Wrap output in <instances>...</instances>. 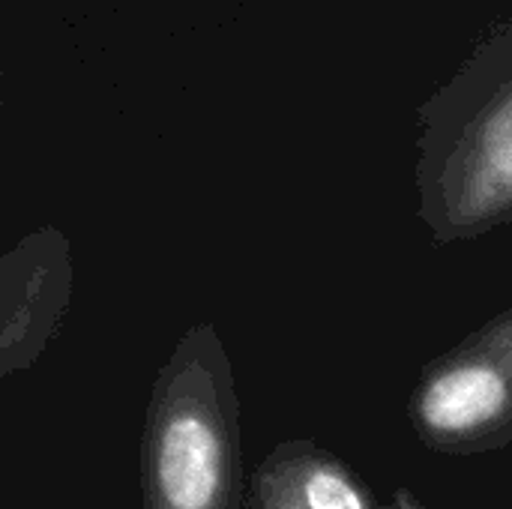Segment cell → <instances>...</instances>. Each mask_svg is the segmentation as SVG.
<instances>
[{"label": "cell", "mask_w": 512, "mask_h": 509, "mask_svg": "<svg viewBox=\"0 0 512 509\" xmlns=\"http://www.w3.org/2000/svg\"><path fill=\"white\" fill-rule=\"evenodd\" d=\"M243 509H375V501L342 456L312 438H291L255 465Z\"/></svg>", "instance_id": "5b68a950"}, {"label": "cell", "mask_w": 512, "mask_h": 509, "mask_svg": "<svg viewBox=\"0 0 512 509\" xmlns=\"http://www.w3.org/2000/svg\"><path fill=\"white\" fill-rule=\"evenodd\" d=\"M408 423L429 453L447 459L510 447L512 309L420 369L408 396Z\"/></svg>", "instance_id": "3957f363"}, {"label": "cell", "mask_w": 512, "mask_h": 509, "mask_svg": "<svg viewBox=\"0 0 512 509\" xmlns=\"http://www.w3.org/2000/svg\"><path fill=\"white\" fill-rule=\"evenodd\" d=\"M240 396L222 333L192 324L159 366L141 432L144 509H243Z\"/></svg>", "instance_id": "7a4b0ae2"}, {"label": "cell", "mask_w": 512, "mask_h": 509, "mask_svg": "<svg viewBox=\"0 0 512 509\" xmlns=\"http://www.w3.org/2000/svg\"><path fill=\"white\" fill-rule=\"evenodd\" d=\"M75 288L72 240L39 225L15 240L0 258V378L39 363L57 339Z\"/></svg>", "instance_id": "277c9868"}, {"label": "cell", "mask_w": 512, "mask_h": 509, "mask_svg": "<svg viewBox=\"0 0 512 509\" xmlns=\"http://www.w3.org/2000/svg\"><path fill=\"white\" fill-rule=\"evenodd\" d=\"M417 216L435 246L512 225V18L417 108Z\"/></svg>", "instance_id": "6da1fadb"}, {"label": "cell", "mask_w": 512, "mask_h": 509, "mask_svg": "<svg viewBox=\"0 0 512 509\" xmlns=\"http://www.w3.org/2000/svg\"><path fill=\"white\" fill-rule=\"evenodd\" d=\"M393 509H423V504H420L411 492H405V489H402V492L396 495V504H393Z\"/></svg>", "instance_id": "8992f818"}]
</instances>
